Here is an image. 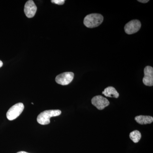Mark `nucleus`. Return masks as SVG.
Masks as SVG:
<instances>
[{
    "label": "nucleus",
    "instance_id": "f257e3e1",
    "mask_svg": "<svg viewBox=\"0 0 153 153\" xmlns=\"http://www.w3.org/2000/svg\"><path fill=\"white\" fill-rule=\"evenodd\" d=\"M61 114V111L59 110L44 111L38 115L37 117V122L42 125L49 124L50 122V118L58 116Z\"/></svg>",
    "mask_w": 153,
    "mask_h": 153
},
{
    "label": "nucleus",
    "instance_id": "f03ea898",
    "mask_svg": "<svg viewBox=\"0 0 153 153\" xmlns=\"http://www.w3.org/2000/svg\"><path fill=\"white\" fill-rule=\"evenodd\" d=\"M103 21V17L100 14L92 13L87 15L84 18L83 23L88 28H93L98 27Z\"/></svg>",
    "mask_w": 153,
    "mask_h": 153
},
{
    "label": "nucleus",
    "instance_id": "7ed1b4c3",
    "mask_svg": "<svg viewBox=\"0 0 153 153\" xmlns=\"http://www.w3.org/2000/svg\"><path fill=\"white\" fill-rule=\"evenodd\" d=\"M24 108V105L22 102H19L14 105L7 112V117L8 119L11 121L16 119L22 114Z\"/></svg>",
    "mask_w": 153,
    "mask_h": 153
},
{
    "label": "nucleus",
    "instance_id": "20e7f679",
    "mask_svg": "<svg viewBox=\"0 0 153 153\" xmlns=\"http://www.w3.org/2000/svg\"><path fill=\"white\" fill-rule=\"evenodd\" d=\"M74 76V74L73 72H64L57 75L55 78V81L60 85H67L72 81Z\"/></svg>",
    "mask_w": 153,
    "mask_h": 153
},
{
    "label": "nucleus",
    "instance_id": "39448f33",
    "mask_svg": "<svg viewBox=\"0 0 153 153\" xmlns=\"http://www.w3.org/2000/svg\"><path fill=\"white\" fill-rule=\"evenodd\" d=\"M91 103L97 109L102 110L110 104L107 99L101 95L96 96L91 99Z\"/></svg>",
    "mask_w": 153,
    "mask_h": 153
},
{
    "label": "nucleus",
    "instance_id": "423d86ee",
    "mask_svg": "<svg viewBox=\"0 0 153 153\" xmlns=\"http://www.w3.org/2000/svg\"><path fill=\"white\" fill-rule=\"evenodd\" d=\"M141 27V24L138 20H133L126 24L124 30L126 34L131 35L137 32Z\"/></svg>",
    "mask_w": 153,
    "mask_h": 153
},
{
    "label": "nucleus",
    "instance_id": "0eeeda50",
    "mask_svg": "<svg viewBox=\"0 0 153 153\" xmlns=\"http://www.w3.org/2000/svg\"><path fill=\"white\" fill-rule=\"evenodd\" d=\"M144 76L143 81L144 84L147 86H152L153 85V68L152 66H147L145 67Z\"/></svg>",
    "mask_w": 153,
    "mask_h": 153
},
{
    "label": "nucleus",
    "instance_id": "6e6552de",
    "mask_svg": "<svg viewBox=\"0 0 153 153\" xmlns=\"http://www.w3.org/2000/svg\"><path fill=\"white\" fill-rule=\"evenodd\" d=\"M37 10V7L32 0L27 1L25 4L24 11L25 15L28 18H32L34 17Z\"/></svg>",
    "mask_w": 153,
    "mask_h": 153
},
{
    "label": "nucleus",
    "instance_id": "1a4fd4ad",
    "mask_svg": "<svg viewBox=\"0 0 153 153\" xmlns=\"http://www.w3.org/2000/svg\"><path fill=\"white\" fill-rule=\"evenodd\" d=\"M102 94L107 97L117 98L119 96V94L117 92L116 89L112 86L107 87L102 91Z\"/></svg>",
    "mask_w": 153,
    "mask_h": 153
},
{
    "label": "nucleus",
    "instance_id": "9d476101",
    "mask_svg": "<svg viewBox=\"0 0 153 153\" xmlns=\"http://www.w3.org/2000/svg\"><path fill=\"white\" fill-rule=\"evenodd\" d=\"M135 120L140 125L148 124L153 122V117L150 116H137L135 117Z\"/></svg>",
    "mask_w": 153,
    "mask_h": 153
},
{
    "label": "nucleus",
    "instance_id": "9b49d317",
    "mask_svg": "<svg viewBox=\"0 0 153 153\" xmlns=\"http://www.w3.org/2000/svg\"><path fill=\"white\" fill-rule=\"evenodd\" d=\"M141 134L139 131L135 130L132 131L129 134L130 138L134 143L139 142L141 138Z\"/></svg>",
    "mask_w": 153,
    "mask_h": 153
},
{
    "label": "nucleus",
    "instance_id": "f8f14e48",
    "mask_svg": "<svg viewBox=\"0 0 153 153\" xmlns=\"http://www.w3.org/2000/svg\"><path fill=\"white\" fill-rule=\"evenodd\" d=\"M65 1L64 0H52L51 2L52 3L56 4L57 5H63L65 3Z\"/></svg>",
    "mask_w": 153,
    "mask_h": 153
},
{
    "label": "nucleus",
    "instance_id": "ddd939ff",
    "mask_svg": "<svg viewBox=\"0 0 153 153\" xmlns=\"http://www.w3.org/2000/svg\"><path fill=\"white\" fill-rule=\"evenodd\" d=\"M138 1H139V2H141V3H147L148 2H149V0H140H140H138Z\"/></svg>",
    "mask_w": 153,
    "mask_h": 153
},
{
    "label": "nucleus",
    "instance_id": "4468645a",
    "mask_svg": "<svg viewBox=\"0 0 153 153\" xmlns=\"http://www.w3.org/2000/svg\"><path fill=\"white\" fill-rule=\"evenodd\" d=\"M3 65V62H2V61H1V60H0V68H1V67Z\"/></svg>",
    "mask_w": 153,
    "mask_h": 153
},
{
    "label": "nucleus",
    "instance_id": "2eb2a0df",
    "mask_svg": "<svg viewBox=\"0 0 153 153\" xmlns=\"http://www.w3.org/2000/svg\"><path fill=\"white\" fill-rule=\"evenodd\" d=\"M17 153H29L27 152H24V151H21V152H18Z\"/></svg>",
    "mask_w": 153,
    "mask_h": 153
}]
</instances>
